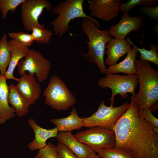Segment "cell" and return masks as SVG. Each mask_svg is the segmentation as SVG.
<instances>
[{
	"mask_svg": "<svg viewBox=\"0 0 158 158\" xmlns=\"http://www.w3.org/2000/svg\"><path fill=\"white\" fill-rule=\"evenodd\" d=\"M140 12L145 15L150 16L151 20H158V6L142 7L140 9Z\"/></svg>",
	"mask_w": 158,
	"mask_h": 158,
	"instance_id": "cell-32",
	"label": "cell"
},
{
	"mask_svg": "<svg viewBox=\"0 0 158 158\" xmlns=\"http://www.w3.org/2000/svg\"><path fill=\"white\" fill-rule=\"evenodd\" d=\"M11 52V58L8 69L4 75L6 79H13L18 82L19 78L13 75L14 70L19 60L25 57L30 49L19 43L16 40L12 39L8 41Z\"/></svg>",
	"mask_w": 158,
	"mask_h": 158,
	"instance_id": "cell-17",
	"label": "cell"
},
{
	"mask_svg": "<svg viewBox=\"0 0 158 158\" xmlns=\"http://www.w3.org/2000/svg\"><path fill=\"white\" fill-rule=\"evenodd\" d=\"M8 35L13 39H14L23 46L27 47L31 46L35 42L31 34L23 31L12 32Z\"/></svg>",
	"mask_w": 158,
	"mask_h": 158,
	"instance_id": "cell-28",
	"label": "cell"
},
{
	"mask_svg": "<svg viewBox=\"0 0 158 158\" xmlns=\"http://www.w3.org/2000/svg\"><path fill=\"white\" fill-rule=\"evenodd\" d=\"M25 0H0V10L2 17L6 19L8 12L14 13L17 7Z\"/></svg>",
	"mask_w": 158,
	"mask_h": 158,
	"instance_id": "cell-27",
	"label": "cell"
},
{
	"mask_svg": "<svg viewBox=\"0 0 158 158\" xmlns=\"http://www.w3.org/2000/svg\"><path fill=\"white\" fill-rule=\"evenodd\" d=\"M81 28L86 34L89 40L86 43L88 50L86 53L81 54L83 57L95 64L102 74H107L104 59L105 46L111 38L109 30L101 31L92 20L84 18Z\"/></svg>",
	"mask_w": 158,
	"mask_h": 158,
	"instance_id": "cell-3",
	"label": "cell"
},
{
	"mask_svg": "<svg viewBox=\"0 0 158 158\" xmlns=\"http://www.w3.org/2000/svg\"><path fill=\"white\" fill-rule=\"evenodd\" d=\"M32 37L37 43L48 44L53 35L52 31L47 28L34 27L32 28Z\"/></svg>",
	"mask_w": 158,
	"mask_h": 158,
	"instance_id": "cell-24",
	"label": "cell"
},
{
	"mask_svg": "<svg viewBox=\"0 0 158 158\" xmlns=\"http://www.w3.org/2000/svg\"><path fill=\"white\" fill-rule=\"evenodd\" d=\"M75 138L92 148L94 151L99 149L114 148L116 145L114 130L99 126H94L76 133Z\"/></svg>",
	"mask_w": 158,
	"mask_h": 158,
	"instance_id": "cell-8",
	"label": "cell"
},
{
	"mask_svg": "<svg viewBox=\"0 0 158 158\" xmlns=\"http://www.w3.org/2000/svg\"><path fill=\"white\" fill-rule=\"evenodd\" d=\"M157 0H130L128 1L121 3L119 8V11L123 13H128L134 7L139 5L143 7L155 6L157 4Z\"/></svg>",
	"mask_w": 158,
	"mask_h": 158,
	"instance_id": "cell-25",
	"label": "cell"
},
{
	"mask_svg": "<svg viewBox=\"0 0 158 158\" xmlns=\"http://www.w3.org/2000/svg\"><path fill=\"white\" fill-rule=\"evenodd\" d=\"M59 142L67 147L79 158H85L93 150L77 140L71 132H58L56 137Z\"/></svg>",
	"mask_w": 158,
	"mask_h": 158,
	"instance_id": "cell-16",
	"label": "cell"
},
{
	"mask_svg": "<svg viewBox=\"0 0 158 158\" xmlns=\"http://www.w3.org/2000/svg\"><path fill=\"white\" fill-rule=\"evenodd\" d=\"M133 47L127 53L126 58L123 60L118 63L108 67L107 69L108 73L115 74L122 73L129 75L136 74L135 61L138 51L135 47Z\"/></svg>",
	"mask_w": 158,
	"mask_h": 158,
	"instance_id": "cell-21",
	"label": "cell"
},
{
	"mask_svg": "<svg viewBox=\"0 0 158 158\" xmlns=\"http://www.w3.org/2000/svg\"><path fill=\"white\" fill-rule=\"evenodd\" d=\"M25 59L18 63V71L21 75L26 71L29 74L36 75L38 81L42 82L46 80L51 67L50 61L41 53L33 49H30Z\"/></svg>",
	"mask_w": 158,
	"mask_h": 158,
	"instance_id": "cell-9",
	"label": "cell"
},
{
	"mask_svg": "<svg viewBox=\"0 0 158 158\" xmlns=\"http://www.w3.org/2000/svg\"><path fill=\"white\" fill-rule=\"evenodd\" d=\"M130 104L126 102L118 107H114L112 104L107 107L105 102L102 101L95 113L89 117L82 118L84 127L99 126L112 130L119 119L128 109Z\"/></svg>",
	"mask_w": 158,
	"mask_h": 158,
	"instance_id": "cell-6",
	"label": "cell"
},
{
	"mask_svg": "<svg viewBox=\"0 0 158 158\" xmlns=\"http://www.w3.org/2000/svg\"><path fill=\"white\" fill-rule=\"evenodd\" d=\"M138 83L136 75H120L108 73L98 80V84L101 88L108 87L111 89L112 94L109 100L111 104L114 105V98L116 95L119 94L121 98L126 99L128 93L132 95L135 94Z\"/></svg>",
	"mask_w": 158,
	"mask_h": 158,
	"instance_id": "cell-7",
	"label": "cell"
},
{
	"mask_svg": "<svg viewBox=\"0 0 158 158\" xmlns=\"http://www.w3.org/2000/svg\"><path fill=\"white\" fill-rule=\"evenodd\" d=\"M21 18L24 28L32 32L33 27L44 28V25L40 24L38 18L44 9L51 11L53 6L47 0H25L20 4Z\"/></svg>",
	"mask_w": 158,
	"mask_h": 158,
	"instance_id": "cell-10",
	"label": "cell"
},
{
	"mask_svg": "<svg viewBox=\"0 0 158 158\" xmlns=\"http://www.w3.org/2000/svg\"><path fill=\"white\" fill-rule=\"evenodd\" d=\"M131 44L125 40L111 38L105 46L107 50L105 54L107 56L104 61L105 65L109 66L116 64L120 58L131 49Z\"/></svg>",
	"mask_w": 158,
	"mask_h": 158,
	"instance_id": "cell-14",
	"label": "cell"
},
{
	"mask_svg": "<svg viewBox=\"0 0 158 158\" xmlns=\"http://www.w3.org/2000/svg\"><path fill=\"white\" fill-rule=\"evenodd\" d=\"M138 114L140 117L158 128V119L153 115L150 108L138 110Z\"/></svg>",
	"mask_w": 158,
	"mask_h": 158,
	"instance_id": "cell-30",
	"label": "cell"
},
{
	"mask_svg": "<svg viewBox=\"0 0 158 158\" xmlns=\"http://www.w3.org/2000/svg\"><path fill=\"white\" fill-rule=\"evenodd\" d=\"M8 87V103L14 109L15 113L18 117L25 116L29 112V108L31 104V102L20 94L14 84L11 83Z\"/></svg>",
	"mask_w": 158,
	"mask_h": 158,
	"instance_id": "cell-20",
	"label": "cell"
},
{
	"mask_svg": "<svg viewBox=\"0 0 158 158\" xmlns=\"http://www.w3.org/2000/svg\"><path fill=\"white\" fill-rule=\"evenodd\" d=\"M84 0H66L61 1L51 11L53 14H58V16L50 23L53 28L55 34L60 37L65 34L69 30L70 22L77 18H87L94 22L99 28V22L92 17L87 16L84 12L83 4Z\"/></svg>",
	"mask_w": 158,
	"mask_h": 158,
	"instance_id": "cell-4",
	"label": "cell"
},
{
	"mask_svg": "<svg viewBox=\"0 0 158 158\" xmlns=\"http://www.w3.org/2000/svg\"><path fill=\"white\" fill-rule=\"evenodd\" d=\"M46 104L58 110H66L76 102L75 97L59 76H52L43 94Z\"/></svg>",
	"mask_w": 158,
	"mask_h": 158,
	"instance_id": "cell-5",
	"label": "cell"
},
{
	"mask_svg": "<svg viewBox=\"0 0 158 158\" xmlns=\"http://www.w3.org/2000/svg\"><path fill=\"white\" fill-rule=\"evenodd\" d=\"M121 4L120 0H92L89 2L91 16L107 22L118 15Z\"/></svg>",
	"mask_w": 158,
	"mask_h": 158,
	"instance_id": "cell-11",
	"label": "cell"
},
{
	"mask_svg": "<svg viewBox=\"0 0 158 158\" xmlns=\"http://www.w3.org/2000/svg\"><path fill=\"white\" fill-rule=\"evenodd\" d=\"M112 130L116 148L135 158H158V128L140 117L132 102Z\"/></svg>",
	"mask_w": 158,
	"mask_h": 158,
	"instance_id": "cell-1",
	"label": "cell"
},
{
	"mask_svg": "<svg viewBox=\"0 0 158 158\" xmlns=\"http://www.w3.org/2000/svg\"><path fill=\"white\" fill-rule=\"evenodd\" d=\"M7 38V35L5 34L0 40V75H5L11 58V51Z\"/></svg>",
	"mask_w": 158,
	"mask_h": 158,
	"instance_id": "cell-22",
	"label": "cell"
},
{
	"mask_svg": "<svg viewBox=\"0 0 158 158\" xmlns=\"http://www.w3.org/2000/svg\"><path fill=\"white\" fill-rule=\"evenodd\" d=\"M135 66L140 85L139 92L130 96L131 102L138 110L150 108L158 101V70L150 62L135 60Z\"/></svg>",
	"mask_w": 158,
	"mask_h": 158,
	"instance_id": "cell-2",
	"label": "cell"
},
{
	"mask_svg": "<svg viewBox=\"0 0 158 158\" xmlns=\"http://www.w3.org/2000/svg\"><path fill=\"white\" fill-rule=\"evenodd\" d=\"M50 121L56 126L59 132H71L75 130H79L84 127L82 118L78 115L75 107L73 108L68 116L57 119H51Z\"/></svg>",
	"mask_w": 158,
	"mask_h": 158,
	"instance_id": "cell-19",
	"label": "cell"
},
{
	"mask_svg": "<svg viewBox=\"0 0 158 158\" xmlns=\"http://www.w3.org/2000/svg\"><path fill=\"white\" fill-rule=\"evenodd\" d=\"M35 75L23 73L16 85L20 94L31 104H34L39 98L41 92L40 85L36 81Z\"/></svg>",
	"mask_w": 158,
	"mask_h": 158,
	"instance_id": "cell-13",
	"label": "cell"
},
{
	"mask_svg": "<svg viewBox=\"0 0 158 158\" xmlns=\"http://www.w3.org/2000/svg\"><path fill=\"white\" fill-rule=\"evenodd\" d=\"M34 158H59L56 146L49 142L44 148L39 150Z\"/></svg>",
	"mask_w": 158,
	"mask_h": 158,
	"instance_id": "cell-29",
	"label": "cell"
},
{
	"mask_svg": "<svg viewBox=\"0 0 158 158\" xmlns=\"http://www.w3.org/2000/svg\"><path fill=\"white\" fill-rule=\"evenodd\" d=\"M85 158H103L101 156L94 151L90 153Z\"/></svg>",
	"mask_w": 158,
	"mask_h": 158,
	"instance_id": "cell-33",
	"label": "cell"
},
{
	"mask_svg": "<svg viewBox=\"0 0 158 158\" xmlns=\"http://www.w3.org/2000/svg\"><path fill=\"white\" fill-rule=\"evenodd\" d=\"M95 151L103 158H135L115 147L100 148Z\"/></svg>",
	"mask_w": 158,
	"mask_h": 158,
	"instance_id": "cell-26",
	"label": "cell"
},
{
	"mask_svg": "<svg viewBox=\"0 0 158 158\" xmlns=\"http://www.w3.org/2000/svg\"><path fill=\"white\" fill-rule=\"evenodd\" d=\"M56 149L59 158H79L67 147L59 142H58Z\"/></svg>",
	"mask_w": 158,
	"mask_h": 158,
	"instance_id": "cell-31",
	"label": "cell"
},
{
	"mask_svg": "<svg viewBox=\"0 0 158 158\" xmlns=\"http://www.w3.org/2000/svg\"><path fill=\"white\" fill-rule=\"evenodd\" d=\"M144 16H132L128 13H123L120 21L116 25H111L109 28L111 36L124 40L126 35L132 31L140 30L143 23Z\"/></svg>",
	"mask_w": 158,
	"mask_h": 158,
	"instance_id": "cell-12",
	"label": "cell"
},
{
	"mask_svg": "<svg viewBox=\"0 0 158 158\" xmlns=\"http://www.w3.org/2000/svg\"><path fill=\"white\" fill-rule=\"evenodd\" d=\"M9 92L6 78L4 75H0V125L15 116L14 109L8 104Z\"/></svg>",
	"mask_w": 158,
	"mask_h": 158,
	"instance_id": "cell-18",
	"label": "cell"
},
{
	"mask_svg": "<svg viewBox=\"0 0 158 158\" xmlns=\"http://www.w3.org/2000/svg\"><path fill=\"white\" fill-rule=\"evenodd\" d=\"M126 40L129 42L132 45L135 47L138 50L140 55L138 56L140 59L142 61H147L152 62L158 66V45L156 44H151L149 46L151 48L150 50L145 49L142 46L141 49L137 47L128 37Z\"/></svg>",
	"mask_w": 158,
	"mask_h": 158,
	"instance_id": "cell-23",
	"label": "cell"
},
{
	"mask_svg": "<svg viewBox=\"0 0 158 158\" xmlns=\"http://www.w3.org/2000/svg\"><path fill=\"white\" fill-rule=\"evenodd\" d=\"M29 125L33 129L35 134L33 140L28 145L29 149L34 151L44 148L47 145V140L50 138L56 137L58 131L56 127L51 129H46L39 126L32 118L28 121Z\"/></svg>",
	"mask_w": 158,
	"mask_h": 158,
	"instance_id": "cell-15",
	"label": "cell"
},
{
	"mask_svg": "<svg viewBox=\"0 0 158 158\" xmlns=\"http://www.w3.org/2000/svg\"><path fill=\"white\" fill-rule=\"evenodd\" d=\"M151 111L155 112L158 109V102H157L153 104L150 108Z\"/></svg>",
	"mask_w": 158,
	"mask_h": 158,
	"instance_id": "cell-34",
	"label": "cell"
}]
</instances>
